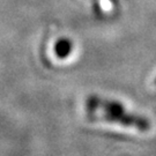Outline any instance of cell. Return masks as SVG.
I'll list each match as a JSON object with an SVG mask.
<instances>
[{"instance_id": "277c9868", "label": "cell", "mask_w": 156, "mask_h": 156, "mask_svg": "<svg viewBox=\"0 0 156 156\" xmlns=\"http://www.w3.org/2000/svg\"><path fill=\"white\" fill-rule=\"evenodd\" d=\"M155 84H156V80H155Z\"/></svg>"}, {"instance_id": "3957f363", "label": "cell", "mask_w": 156, "mask_h": 156, "mask_svg": "<svg viewBox=\"0 0 156 156\" xmlns=\"http://www.w3.org/2000/svg\"><path fill=\"white\" fill-rule=\"evenodd\" d=\"M91 1V4H93V8H94V11L97 13V14H100L101 13V8H100V2H98V0H90Z\"/></svg>"}, {"instance_id": "6da1fadb", "label": "cell", "mask_w": 156, "mask_h": 156, "mask_svg": "<svg viewBox=\"0 0 156 156\" xmlns=\"http://www.w3.org/2000/svg\"><path fill=\"white\" fill-rule=\"evenodd\" d=\"M86 110L88 116L94 119L120 124L125 127L135 128L141 132L151 129V122L147 118L127 111L126 108L117 101L90 95L86 100Z\"/></svg>"}, {"instance_id": "7a4b0ae2", "label": "cell", "mask_w": 156, "mask_h": 156, "mask_svg": "<svg viewBox=\"0 0 156 156\" xmlns=\"http://www.w3.org/2000/svg\"><path fill=\"white\" fill-rule=\"evenodd\" d=\"M73 44L69 39L62 38L59 39L57 42L56 46H55V52L59 58H66L67 56H69V53L72 52Z\"/></svg>"}]
</instances>
